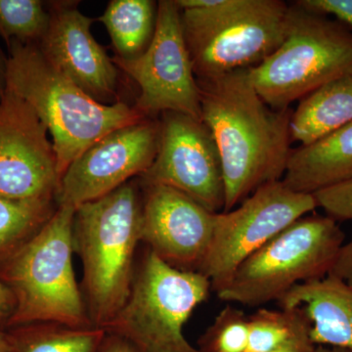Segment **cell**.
<instances>
[{"instance_id": "obj_4", "label": "cell", "mask_w": 352, "mask_h": 352, "mask_svg": "<svg viewBox=\"0 0 352 352\" xmlns=\"http://www.w3.org/2000/svg\"><path fill=\"white\" fill-rule=\"evenodd\" d=\"M75 212L58 206L38 233L0 263V280L15 300L7 328L36 323L91 327L74 270Z\"/></svg>"}, {"instance_id": "obj_20", "label": "cell", "mask_w": 352, "mask_h": 352, "mask_svg": "<svg viewBox=\"0 0 352 352\" xmlns=\"http://www.w3.org/2000/svg\"><path fill=\"white\" fill-rule=\"evenodd\" d=\"M6 332L8 352H100L104 329L36 323Z\"/></svg>"}, {"instance_id": "obj_5", "label": "cell", "mask_w": 352, "mask_h": 352, "mask_svg": "<svg viewBox=\"0 0 352 352\" xmlns=\"http://www.w3.org/2000/svg\"><path fill=\"white\" fill-rule=\"evenodd\" d=\"M197 80L254 68L283 43L281 0H175Z\"/></svg>"}, {"instance_id": "obj_19", "label": "cell", "mask_w": 352, "mask_h": 352, "mask_svg": "<svg viewBox=\"0 0 352 352\" xmlns=\"http://www.w3.org/2000/svg\"><path fill=\"white\" fill-rule=\"evenodd\" d=\"M157 6L151 0H112L99 21L112 39L117 57L142 54L154 36Z\"/></svg>"}, {"instance_id": "obj_15", "label": "cell", "mask_w": 352, "mask_h": 352, "mask_svg": "<svg viewBox=\"0 0 352 352\" xmlns=\"http://www.w3.org/2000/svg\"><path fill=\"white\" fill-rule=\"evenodd\" d=\"M48 11L50 27L38 44L43 56L95 100H110L117 90L118 68L92 36L95 20L71 2H54Z\"/></svg>"}, {"instance_id": "obj_18", "label": "cell", "mask_w": 352, "mask_h": 352, "mask_svg": "<svg viewBox=\"0 0 352 352\" xmlns=\"http://www.w3.org/2000/svg\"><path fill=\"white\" fill-rule=\"evenodd\" d=\"M352 122V74L317 88L292 115L291 138L307 146Z\"/></svg>"}, {"instance_id": "obj_22", "label": "cell", "mask_w": 352, "mask_h": 352, "mask_svg": "<svg viewBox=\"0 0 352 352\" xmlns=\"http://www.w3.org/2000/svg\"><path fill=\"white\" fill-rule=\"evenodd\" d=\"M309 329L310 322L300 308H261L249 316V339L245 352L275 351Z\"/></svg>"}, {"instance_id": "obj_16", "label": "cell", "mask_w": 352, "mask_h": 352, "mask_svg": "<svg viewBox=\"0 0 352 352\" xmlns=\"http://www.w3.org/2000/svg\"><path fill=\"white\" fill-rule=\"evenodd\" d=\"M280 308H300L310 322L315 346L352 351V287L332 276L298 284L279 300Z\"/></svg>"}, {"instance_id": "obj_14", "label": "cell", "mask_w": 352, "mask_h": 352, "mask_svg": "<svg viewBox=\"0 0 352 352\" xmlns=\"http://www.w3.org/2000/svg\"><path fill=\"white\" fill-rule=\"evenodd\" d=\"M143 188L141 242L173 267L200 272L212 245L217 214L171 187Z\"/></svg>"}, {"instance_id": "obj_17", "label": "cell", "mask_w": 352, "mask_h": 352, "mask_svg": "<svg viewBox=\"0 0 352 352\" xmlns=\"http://www.w3.org/2000/svg\"><path fill=\"white\" fill-rule=\"evenodd\" d=\"M352 179V122L330 135L292 150L282 182L298 193L320 190Z\"/></svg>"}, {"instance_id": "obj_27", "label": "cell", "mask_w": 352, "mask_h": 352, "mask_svg": "<svg viewBox=\"0 0 352 352\" xmlns=\"http://www.w3.org/2000/svg\"><path fill=\"white\" fill-rule=\"evenodd\" d=\"M327 276L337 278L352 287V240L340 248Z\"/></svg>"}, {"instance_id": "obj_23", "label": "cell", "mask_w": 352, "mask_h": 352, "mask_svg": "<svg viewBox=\"0 0 352 352\" xmlns=\"http://www.w3.org/2000/svg\"><path fill=\"white\" fill-rule=\"evenodd\" d=\"M50 24V13L39 0H0V36L12 41L38 44Z\"/></svg>"}, {"instance_id": "obj_2", "label": "cell", "mask_w": 352, "mask_h": 352, "mask_svg": "<svg viewBox=\"0 0 352 352\" xmlns=\"http://www.w3.org/2000/svg\"><path fill=\"white\" fill-rule=\"evenodd\" d=\"M6 90L27 102L52 136L60 179L108 133L147 117L124 102L106 105L85 94L43 56L38 44L8 45Z\"/></svg>"}, {"instance_id": "obj_32", "label": "cell", "mask_w": 352, "mask_h": 352, "mask_svg": "<svg viewBox=\"0 0 352 352\" xmlns=\"http://www.w3.org/2000/svg\"><path fill=\"white\" fill-rule=\"evenodd\" d=\"M314 352H352L349 349H339V347L316 346Z\"/></svg>"}, {"instance_id": "obj_6", "label": "cell", "mask_w": 352, "mask_h": 352, "mask_svg": "<svg viewBox=\"0 0 352 352\" xmlns=\"http://www.w3.org/2000/svg\"><path fill=\"white\" fill-rule=\"evenodd\" d=\"M352 74V31L340 21L296 2L289 6L283 43L250 69L259 96L286 110L317 88Z\"/></svg>"}, {"instance_id": "obj_26", "label": "cell", "mask_w": 352, "mask_h": 352, "mask_svg": "<svg viewBox=\"0 0 352 352\" xmlns=\"http://www.w3.org/2000/svg\"><path fill=\"white\" fill-rule=\"evenodd\" d=\"M296 2L309 10L330 16L352 28V0H300Z\"/></svg>"}, {"instance_id": "obj_13", "label": "cell", "mask_w": 352, "mask_h": 352, "mask_svg": "<svg viewBox=\"0 0 352 352\" xmlns=\"http://www.w3.org/2000/svg\"><path fill=\"white\" fill-rule=\"evenodd\" d=\"M47 133L34 109L6 90L0 100V196L56 201L60 176Z\"/></svg>"}, {"instance_id": "obj_25", "label": "cell", "mask_w": 352, "mask_h": 352, "mask_svg": "<svg viewBox=\"0 0 352 352\" xmlns=\"http://www.w3.org/2000/svg\"><path fill=\"white\" fill-rule=\"evenodd\" d=\"M318 207L328 217L337 220H352V179L314 194Z\"/></svg>"}, {"instance_id": "obj_8", "label": "cell", "mask_w": 352, "mask_h": 352, "mask_svg": "<svg viewBox=\"0 0 352 352\" xmlns=\"http://www.w3.org/2000/svg\"><path fill=\"white\" fill-rule=\"evenodd\" d=\"M344 238L328 215L300 217L245 259L217 295L247 307L278 302L296 285L327 276Z\"/></svg>"}, {"instance_id": "obj_31", "label": "cell", "mask_w": 352, "mask_h": 352, "mask_svg": "<svg viewBox=\"0 0 352 352\" xmlns=\"http://www.w3.org/2000/svg\"><path fill=\"white\" fill-rule=\"evenodd\" d=\"M7 63H8V56H6V53L0 47V100L6 90Z\"/></svg>"}, {"instance_id": "obj_28", "label": "cell", "mask_w": 352, "mask_h": 352, "mask_svg": "<svg viewBox=\"0 0 352 352\" xmlns=\"http://www.w3.org/2000/svg\"><path fill=\"white\" fill-rule=\"evenodd\" d=\"M15 300L10 289L0 280V330L8 326L9 321L12 317Z\"/></svg>"}, {"instance_id": "obj_1", "label": "cell", "mask_w": 352, "mask_h": 352, "mask_svg": "<svg viewBox=\"0 0 352 352\" xmlns=\"http://www.w3.org/2000/svg\"><path fill=\"white\" fill-rule=\"evenodd\" d=\"M197 82L201 120L221 157L223 212H229L263 185L283 179L293 142V111L267 105L252 85L250 69Z\"/></svg>"}, {"instance_id": "obj_29", "label": "cell", "mask_w": 352, "mask_h": 352, "mask_svg": "<svg viewBox=\"0 0 352 352\" xmlns=\"http://www.w3.org/2000/svg\"><path fill=\"white\" fill-rule=\"evenodd\" d=\"M309 330L303 331L293 339L288 340L283 346L271 352H314L315 344L310 339Z\"/></svg>"}, {"instance_id": "obj_30", "label": "cell", "mask_w": 352, "mask_h": 352, "mask_svg": "<svg viewBox=\"0 0 352 352\" xmlns=\"http://www.w3.org/2000/svg\"><path fill=\"white\" fill-rule=\"evenodd\" d=\"M107 333V332H106ZM100 352H141L131 342L113 333H106Z\"/></svg>"}, {"instance_id": "obj_10", "label": "cell", "mask_w": 352, "mask_h": 352, "mask_svg": "<svg viewBox=\"0 0 352 352\" xmlns=\"http://www.w3.org/2000/svg\"><path fill=\"white\" fill-rule=\"evenodd\" d=\"M113 64L138 83L134 106L145 117L173 112L201 120L200 87L175 0L157 2L156 27L147 50L132 59L112 58Z\"/></svg>"}, {"instance_id": "obj_12", "label": "cell", "mask_w": 352, "mask_h": 352, "mask_svg": "<svg viewBox=\"0 0 352 352\" xmlns=\"http://www.w3.org/2000/svg\"><path fill=\"white\" fill-rule=\"evenodd\" d=\"M159 135V122L146 119L104 136L65 171L57 206L76 208L142 175L156 157Z\"/></svg>"}, {"instance_id": "obj_9", "label": "cell", "mask_w": 352, "mask_h": 352, "mask_svg": "<svg viewBox=\"0 0 352 352\" xmlns=\"http://www.w3.org/2000/svg\"><path fill=\"white\" fill-rule=\"evenodd\" d=\"M316 208L314 195L293 191L282 180L263 185L239 207L217 214L212 245L200 272L217 293L245 259Z\"/></svg>"}, {"instance_id": "obj_33", "label": "cell", "mask_w": 352, "mask_h": 352, "mask_svg": "<svg viewBox=\"0 0 352 352\" xmlns=\"http://www.w3.org/2000/svg\"><path fill=\"white\" fill-rule=\"evenodd\" d=\"M0 352H8V346H7L6 332L0 330Z\"/></svg>"}, {"instance_id": "obj_3", "label": "cell", "mask_w": 352, "mask_h": 352, "mask_svg": "<svg viewBox=\"0 0 352 352\" xmlns=\"http://www.w3.org/2000/svg\"><path fill=\"white\" fill-rule=\"evenodd\" d=\"M141 224L142 197L131 182L76 208L74 250L82 259L80 289L94 327L105 330L129 298Z\"/></svg>"}, {"instance_id": "obj_7", "label": "cell", "mask_w": 352, "mask_h": 352, "mask_svg": "<svg viewBox=\"0 0 352 352\" xmlns=\"http://www.w3.org/2000/svg\"><path fill=\"white\" fill-rule=\"evenodd\" d=\"M212 289L203 273L173 267L147 248L135 264L126 303L105 331L141 352H199L183 328Z\"/></svg>"}, {"instance_id": "obj_21", "label": "cell", "mask_w": 352, "mask_h": 352, "mask_svg": "<svg viewBox=\"0 0 352 352\" xmlns=\"http://www.w3.org/2000/svg\"><path fill=\"white\" fill-rule=\"evenodd\" d=\"M56 201H22L0 196V263L38 233L54 214Z\"/></svg>"}, {"instance_id": "obj_11", "label": "cell", "mask_w": 352, "mask_h": 352, "mask_svg": "<svg viewBox=\"0 0 352 352\" xmlns=\"http://www.w3.org/2000/svg\"><path fill=\"white\" fill-rule=\"evenodd\" d=\"M159 124L156 157L139 176L141 184L171 187L210 212H223V170L212 132L203 120L184 113H164Z\"/></svg>"}, {"instance_id": "obj_24", "label": "cell", "mask_w": 352, "mask_h": 352, "mask_svg": "<svg viewBox=\"0 0 352 352\" xmlns=\"http://www.w3.org/2000/svg\"><path fill=\"white\" fill-rule=\"evenodd\" d=\"M249 339V316L226 305L198 340L199 352H245Z\"/></svg>"}]
</instances>
